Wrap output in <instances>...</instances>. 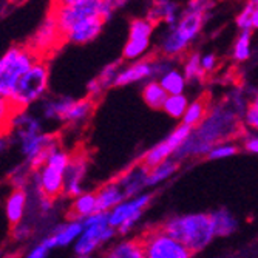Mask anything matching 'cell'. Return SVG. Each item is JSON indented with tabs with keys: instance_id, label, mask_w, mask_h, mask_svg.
Returning <instances> with one entry per match:
<instances>
[{
	"instance_id": "52a82bcc",
	"label": "cell",
	"mask_w": 258,
	"mask_h": 258,
	"mask_svg": "<svg viewBox=\"0 0 258 258\" xmlns=\"http://www.w3.org/2000/svg\"><path fill=\"white\" fill-rule=\"evenodd\" d=\"M82 223L84 232L75 243V253L78 256H91L101 246L113 240L116 235V229H113L108 223L107 212H98L82 220Z\"/></svg>"
},
{
	"instance_id": "e575fe53",
	"label": "cell",
	"mask_w": 258,
	"mask_h": 258,
	"mask_svg": "<svg viewBox=\"0 0 258 258\" xmlns=\"http://www.w3.org/2000/svg\"><path fill=\"white\" fill-rule=\"evenodd\" d=\"M155 31V23L147 17L133 19L128 28V39H150Z\"/></svg>"
},
{
	"instance_id": "f6af8a7d",
	"label": "cell",
	"mask_w": 258,
	"mask_h": 258,
	"mask_svg": "<svg viewBox=\"0 0 258 258\" xmlns=\"http://www.w3.org/2000/svg\"><path fill=\"white\" fill-rule=\"evenodd\" d=\"M104 87L101 85V82L98 81V78H95V79H91L90 82H88V85H87V93H88V98H91L93 101L95 99H98L102 93H104Z\"/></svg>"
},
{
	"instance_id": "277c9868",
	"label": "cell",
	"mask_w": 258,
	"mask_h": 258,
	"mask_svg": "<svg viewBox=\"0 0 258 258\" xmlns=\"http://www.w3.org/2000/svg\"><path fill=\"white\" fill-rule=\"evenodd\" d=\"M204 19L206 13L185 7L176 25L167 27L166 31L161 34L158 42V53L169 59L181 57L200 36Z\"/></svg>"
},
{
	"instance_id": "ee69618b",
	"label": "cell",
	"mask_w": 258,
	"mask_h": 258,
	"mask_svg": "<svg viewBox=\"0 0 258 258\" xmlns=\"http://www.w3.org/2000/svg\"><path fill=\"white\" fill-rule=\"evenodd\" d=\"M48 253H50V249L40 241L36 246H33L25 255H23V258H46V256H48Z\"/></svg>"
},
{
	"instance_id": "2e32d148",
	"label": "cell",
	"mask_w": 258,
	"mask_h": 258,
	"mask_svg": "<svg viewBox=\"0 0 258 258\" xmlns=\"http://www.w3.org/2000/svg\"><path fill=\"white\" fill-rule=\"evenodd\" d=\"M152 79H155L153 57H144L124 67L119 72L118 78H116L114 87H127L130 84L144 82V81L149 82Z\"/></svg>"
},
{
	"instance_id": "3957f363",
	"label": "cell",
	"mask_w": 258,
	"mask_h": 258,
	"mask_svg": "<svg viewBox=\"0 0 258 258\" xmlns=\"http://www.w3.org/2000/svg\"><path fill=\"white\" fill-rule=\"evenodd\" d=\"M161 227L194 253L204 250L215 237L210 214H184L170 217Z\"/></svg>"
},
{
	"instance_id": "d6a6232c",
	"label": "cell",
	"mask_w": 258,
	"mask_h": 258,
	"mask_svg": "<svg viewBox=\"0 0 258 258\" xmlns=\"http://www.w3.org/2000/svg\"><path fill=\"white\" fill-rule=\"evenodd\" d=\"M250 54H252V31H241L235 39V42H233L232 57L237 62H246L249 60Z\"/></svg>"
},
{
	"instance_id": "836d02e7",
	"label": "cell",
	"mask_w": 258,
	"mask_h": 258,
	"mask_svg": "<svg viewBox=\"0 0 258 258\" xmlns=\"http://www.w3.org/2000/svg\"><path fill=\"white\" fill-rule=\"evenodd\" d=\"M189 98L185 95H172L167 98L166 104H164L162 110L166 114H169L170 118H175V119H182V116L189 107Z\"/></svg>"
},
{
	"instance_id": "ffe728a7",
	"label": "cell",
	"mask_w": 258,
	"mask_h": 258,
	"mask_svg": "<svg viewBox=\"0 0 258 258\" xmlns=\"http://www.w3.org/2000/svg\"><path fill=\"white\" fill-rule=\"evenodd\" d=\"M95 194H96V200H98V212H107L108 214L116 206H119L122 201L127 200L122 189H121V185L118 184L116 179L104 184Z\"/></svg>"
},
{
	"instance_id": "5b68a950",
	"label": "cell",
	"mask_w": 258,
	"mask_h": 258,
	"mask_svg": "<svg viewBox=\"0 0 258 258\" xmlns=\"http://www.w3.org/2000/svg\"><path fill=\"white\" fill-rule=\"evenodd\" d=\"M48 84H50V68L45 59H40L19 81L14 91L11 93L10 99H2L4 116L10 111L13 118L14 113L20 110H27L36 102H42L43 96L48 91Z\"/></svg>"
},
{
	"instance_id": "30bf717a",
	"label": "cell",
	"mask_w": 258,
	"mask_h": 258,
	"mask_svg": "<svg viewBox=\"0 0 258 258\" xmlns=\"http://www.w3.org/2000/svg\"><path fill=\"white\" fill-rule=\"evenodd\" d=\"M50 14L54 17L62 36H65L78 23L101 16V0H85L72 7H51Z\"/></svg>"
},
{
	"instance_id": "d6986e66",
	"label": "cell",
	"mask_w": 258,
	"mask_h": 258,
	"mask_svg": "<svg viewBox=\"0 0 258 258\" xmlns=\"http://www.w3.org/2000/svg\"><path fill=\"white\" fill-rule=\"evenodd\" d=\"M182 11L175 0H153V7L150 8L147 19L152 20L155 25L159 22H164L167 27H173L178 23Z\"/></svg>"
},
{
	"instance_id": "e0dca14e",
	"label": "cell",
	"mask_w": 258,
	"mask_h": 258,
	"mask_svg": "<svg viewBox=\"0 0 258 258\" xmlns=\"http://www.w3.org/2000/svg\"><path fill=\"white\" fill-rule=\"evenodd\" d=\"M104 23H105V20L101 16L91 17L88 20H84V22L78 23L76 27H73L63 36V39L67 42H70V43H75V45L90 43L101 34V31L104 28Z\"/></svg>"
},
{
	"instance_id": "8d00e7d4",
	"label": "cell",
	"mask_w": 258,
	"mask_h": 258,
	"mask_svg": "<svg viewBox=\"0 0 258 258\" xmlns=\"http://www.w3.org/2000/svg\"><path fill=\"white\" fill-rule=\"evenodd\" d=\"M240 150V146L233 141H227V143H221L218 146H215L212 150L209 152V155L206 156L210 161H217V159H226L230 156H235Z\"/></svg>"
},
{
	"instance_id": "ab89813d",
	"label": "cell",
	"mask_w": 258,
	"mask_h": 258,
	"mask_svg": "<svg viewBox=\"0 0 258 258\" xmlns=\"http://www.w3.org/2000/svg\"><path fill=\"white\" fill-rule=\"evenodd\" d=\"M127 4V0H101V16L107 22L113 17V14L121 10Z\"/></svg>"
},
{
	"instance_id": "7402d4cb",
	"label": "cell",
	"mask_w": 258,
	"mask_h": 258,
	"mask_svg": "<svg viewBox=\"0 0 258 258\" xmlns=\"http://www.w3.org/2000/svg\"><path fill=\"white\" fill-rule=\"evenodd\" d=\"M104 258H147L141 238H127L108 247Z\"/></svg>"
},
{
	"instance_id": "cb8c5ba5",
	"label": "cell",
	"mask_w": 258,
	"mask_h": 258,
	"mask_svg": "<svg viewBox=\"0 0 258 258\" xmlns=\"http://www.w3.org/2000/svg\"><path fill=\"white\" fill-rule=\"evenodd\" d=\"M76 99L70 96H59L53 99H43L42 101V114L45 119L48 121H59L63 122V118L70 107L73 105Z\"/></svg>"
},
{
	"instance_id": "f35d334b",
	"label": "cell",
	"mask_w": 258,
	"mask_h": 258,
	"mask_svg": "<svg viewBox=\"0 0 258 258\" xmlns=\"http://www.w3.org/2000/svg\"><path fill=\"white\" fill-rule=\"evenodd\" d=\"M122 70L121 67V62H113V63H108L102 68V72L99 73L98 76V81L101 82V85L104 88H108V87H114V82H116V78H118L119 72Z\"/></svg>"
},
{
	"instance_id": "f1b7e54d",
	"label": "cell",
	"mask_w": 258,
	"mask_h": 258,
	"mask_svg": "<svg viewBox=\"0 0 258 258\" xmlns=\"http://www.w3.org/2000/svg\"><path fill=\"white\" fill-rule=\"evenodd\" d=\"M159 84L167 91V95L172 96V95H184V90L189 82H187L182 70L173 68L169 73L159 78Z\"/></svg>"
},
{
	"instance_id": "8fae6325",
	"label": "cell",
	"mask_w": 258,
	"mask_h": 258,
	"mask_svg": "<svg viewBox=\"0 0 258 258\" xmlns=\"http://www.w3.org/2000/svg\"><path fill=\"white\" fill-rule=\"evenodd\" d=\"M33 176L36 179L34 184L37 192L42 197L54 200L65 190V170L54 167L48 162H45L39 170H34Z\"/></svg>"
},
{
	"instance_id": "7bdbcfd3",
	"label": "cell",
	"mask_w": 258,
	"mask_h": 258,
	"mask_svg": "<svg viewBox=\"0 0 258 258\" xmlns=\"http://www.w3.org/2000/svg\"><path fill=\"white\" fill-rule=\"evenodd\" d=\"M201 67L204 70V73L206 76L210 75V73H214L217 67H218V59L214 53H206L201 56Z\"/></svg>"
},
{
	"instance_id": "1f68e13d",
	"label": "cell",
	"mask_w": 258,
	"mask_h": 258,
	"mask_svg": "<svg viewBox=\"0 0 258 258\" xmlns=\"http://www.w3.org/2000/svg\"><path fill=\"white\" fill-rule=\"evenodd\" d=\"M182 73L187 82H201L206 78V73L201 67V56L198 53H190L184 59Z\"/></svg>"
},
{
	"instance_id": "d590c367",
	"label": "cell",
	"mask_w": 258,
	"mask_h": 258,
	"mask_svg": "<svg viewBox=\"0 0 258 258\" xmlns=\"http://www.w3.org/2000/svg\"><path fill=\"white\" fill-rule=\"evenodd\" d=\"M243 125L247 132L258 133V91L249 101V105L243 116Z\"/></svg>"
},
{
	"instance_id": "6da1fadb",
	"label": "cell",
	"mask_w": 258,
	"mask_h": 258,
	"mask_svg": "<svg viewBox=\"0 0 258 258\" xmlns=\"http://www.w3.org/2000/svg\"><path fill=\"white\" fill-rule=\"evenodd\" d=\"M243 113L233 107L227 98L210 107L206 119L195 128L189 139L173 156L176 161L207 156L209 152L221 143H227L243 135Z\"/></svg>"
},
{
	"instance_id": "484cf974",
	"label": "cell",
	"mask_w": 258,
	"mask_h": 258,
	"mask_svg": "<svg viewBox=\"0 0 258 258\" xmlns=\"http://www.w3.org/2000/svg\"><path fill=\"white\" fill-rule=\"evenodd\" d=\"M210 218H212V226H214V232L215 237H229L232 233H235V230L238 229V221L233 217L227 209H218L215 212L210 214Z\"/></svg>"
},
{
	"instance_id": "c3c4849f",
	"label": "cell",
	"mask_w": 258,
	"mask_h": 258,
	"mask_svg": "<svg viewBox=\"0 0 258 258\" xmlns=\"http://www.w3.org/2000/svg\"><path fill=\"white\" fill-rule=\"evenodd\" d=\"M78 258H91V256H78Z\"/></svg>"
},
{
	"instance_id": "b9f144b4",
	"label": "cell",
	"mask_w": 258,
	"mask_h": 258,
	"mask_svg": "<svg viewBox=\"0 0 258 258\" xmlns=\"http://www.w3.org/2000/svg\"><path fill=\"white\" fill-rule=\"evenodd\" d=\"M244 135V133H243ZM243 149L249 153L258 155V133L255 132H247L243 136Z\"/></svg>"
},
{
	"instance_id": "7dc6e473",
	"label": "cell",
	"mask_w": 258,
	"mask_h": 258,
	"mask_svg": "<svg viewBox=\"0 0 258 258\" xmlns=\"http://www.w3.org/2000/svg\"><path fill=\"white\" fill-rule=\"evenodd\" d=\"M252 30H258V10L252 16Z\"/></svg>"
},
{
	"instance_id": "603a6c76",
	"label": "cell",
	"mask_w": 258,
	"mask_h": 258,
	"mask_svg": "<svg viewBox=\"0 0 258 258\" xmlns=\"http://www.w3.org/2000/svg\"><path fill=\"white\" fill-rule=\"evenodd\" d=\"M98 214V200L95 192H84L72 201L70 206V220H85Z\"/></svg>"
},
{
	"instance_id": "9c48e42d",
	"label": "cell",
	"mask_w": 258,
	"mask_h": 258,
	"mask_svg": "<svg viewBox=\"0 0 258 258\" xmlns=\"http://www.w3.org/2000/svg\"><path fill=\"white\" fill-rule=\"evenodd\" d=\"M190 133H192L190 127L179 124L166 139H162L161 143H158L156 146L149 149L143 155V158L139 159V162H143L147 169H153V167L159 166L161 162L167 161L176 155V152L181 149V146L189 139Z\"/></svg>"
},
{
	"instance_id": "60d3db41",
	"label": "cell",
	"mask_w": 258,
	"mask_h": 258,
	"mask_svg": "<svg viewBox=\"0 0 258 258\" xmlns=\"http://www.w3.org/2000/svg\"><path fill=\"white\" fill-rule=\"evenodd\" d=\"M31 233H33V227L25 221H22L20 224H17L11 229V237L19 243L28 240L31 237Z\"/></svg>"
},
{
	"instance_id": "d4e9b609",
	"label": "cell",
	"mask_w": 258,
	"mask_h": 258,
	"mask_svg": "<svg viewBox=\"0 0 258 258\" xmlns=\"http://www.w3.org/2000/svg\"><path fill=\"white\" fill-rule=\"evenodd\" d=\"M210 99L207 96H200L197 98L195 101H192L189 104V107H187L184 116H182V122L184 125L187 127H190V128H195L198 127L204 119H206V116L209 114L210 111Z\"/></svg>"
},
{
	"instance_id": "4fadbf2b",
	"label": "cell",
	"mask_w": 258,
	"mask_h": 258,
	"mask_svg": "<svg viewBox=\"0 0 258 258\" xmlns=\"http://www.w3.org/2000/svg\"><path fill=\"white\" fill-rule=\"evenodd\" d=\"M149 172L150 169H147L143 162H138L122 172L118 178H114L121 185L127 200L144 194V190L149 187Z\"/></svg>"
},
{
	"instance_id": "9a60e30c",
	"label": "cell",
	"mask_w": 258,
	"mask_h": 258,
	"mask_svg": "<svg viewBox=\"0 0 258 258\" xmlns=\"http://www.w3.org/2000/svg\"><path fill=\"white\" fill-rule=\"evenodd\" d=\"M82 232H84V223L81 220H68L67 223L54 227V230L50 235H46L42 240V243L50 250L56 247H67L70 244L75 246V243L82 235Z\"/></svg>"
},
{
	"instance_id": "5bb4252c",
	"label": "cell",
	"mask_w": 258,
	"mask_h": 258,
	"mask_svg": "<svg viewBox=\"0 0 258 258\" xmlns=\"http://www.w3.org/2000/svg\"><path fill=\"white\" fill-rule=\"evenodd\" d=\"M87 158L82 152H78L72 155V161L65 172V190L63 195L68 198H78L84 194V178L87 175Z\"/></svg>"
},
{
	"instance_id": "7c38bea8",
	"label": "cell",
	"mask_w": 258,
	"mask_h": 258,
	"mask_svg": "<svg viewBox=\"0 0 258 258\" xmlns=\"http://www.w3.org/2000/svg\"><path fill=\"white\" fill-rule=\"evenodd\" d=\"M153 195L150 192H144L135 198H128L122 201L119 206H116L111 212H108V223L113 229L118 230L125 221L132 218H141L144 210L150 204Z\"/></svg>"
},
{
	"instance_id": "8992f818",
	"label": "cell",
	"mask_w": 258,
	"mask_h": 258,
	"mask_svg": "<svg viewBox=\"0 0 258 258\" xmlns=\"http://www.w3.org/2000/svg\"><path fill=\"white\" fill-rule=\"evenodd\" d=\"M40 59L43 57L33 46L27 45H14L5 51L0 59V96L2 99H10L19 81Z\"/></svg>"
},
{
	"instance_id": "4316f807",
	"label": "cell",
	"mask_w": 258,
	"mask_h": 258,
	"mask_svg": "<svg viewBox=\"0 0 258 258\" xmlns=\"http://www.w3.org/2000/svg\"><path fill=\"white\" fill-rule=\"evenodd\" d=\"M95 110V101L91 98H84V99H76L73 102V105L70 107V110L67 111L63 122L65 124H84Z\"/></svg>"
},
{
	"instance_id": "74e56055",
	"label": "cell",
	"mask_w": 258,
	"mask_h": 258,
	"mask_svg": "<svg viewBox=\"0 0 258 258\" xmlns=\"http://www.w3.org/2000/svg\"><path fill=\"white\" fill-rule=\"evenodd\" d=\"M258 10V0H247L241 13L237 16V27L240 31H252V16Z\"/></svg>"
},
{
	"instance_id": "7a4b0ae2",
	"label": "cell",
	"mask_w": 258,
	"mask_h": 258,
	"mask_svg": "<svg viewBox=\"0 0 258 258\" xmlns=\"http://www.w3.org/2000/svg\"><path fill=\"white\" fill-rule=\"evenodd\" d=\"M13 127V138L19 144L20 153L25 158L28 167L34 172L39 170L57 149V138L48 133H43L39 121L25 110H20L13 114L10 119Z\"/></svg>"
},
{
	"instance_id": "ac0fdd59",
	"label": "cell",
	"mask_w": 258,
	"mask_h": 258,
	"mask_svg": "<svg viewBox=\"0 0 258 258\" xmlns=\"http://www.w3.org/2000/svg\"><path fill=\"white\" fill-rule=\"evenodd\" d=\"M27 207H28L27 189H13L5 201V215L11 227L23 221L27 214Z\"/></svg>"
},
{
	"instance_id": "bcb514c9",
	"label": "cell",
	"mask_w": 258,
	"mask_h": 258,
	"mask_svg": "<svg viewBox=\"0 0 258 258\" xmlns=\"http://www.w3.org/2000/svg\"><path fill=\"white\" fill-rule=\"evenodd\" d=\"M85 0H51V7H72Z\"/></svg>"
},
{
	"instance_id": "ba28073f",
	"label": "cell",
	"mask_w": 258,
	"mask_h": 258,
	"mask_svg": "<svg viewBox=\"0 0 258 258\" xmlns=\"http://www.w3.org/2000/svg\"><path fill=\"white\" fill-rule=\"evenodd\" d=\"M147 258H192L194 252L173 238L161 226L147 230L139 237Z\"/></svg>"
},
{
	"instance_id": "f546056e",
	"label": "cell",
	"mask_w": 258,
	"mask_h": 258,
	"mask_svg": "<svg viewBox=\"0 0 258 258\" xmlns=\"http://www.w3.org/2000/svg\"><path fill=\"white\" fill-rule=\"evenodd\" d=\"M178 166H179V161H176L175 158H170L167 161L161 162L159 166L150 169V172H149V187L159 185L161 182L172 178L175 175V172L178 170Z\"/></svg>"
},
{
	"instance_id": "4dcf8cb0",
	"label": "cell",
	"mask_w": 258,
	"mask_h": 258,
	"mask_svg": "<svg viewBox=\"0 0 258 258\" xmlns=\"http://www.w3.org/2000/svg\"><path fill=\"white\" fill-rule=\"evenodd\" d=\"M150 48V39H127L124 50H122V57L125 60H141L144 59Z\"/></svg>"
},
{
	"instance_id": "44dd1931",
	"label": "cell",
	"mask_w": 258,
	"mask_h": 258,
	"mask_svg": "<svg viewBox=\"0 0 258 258\" xmlns=\"http://www.w3.org/2000/svg\"><path fill=\"white\" fill-rule=\"evenodd\" d=\"M59 37H63L62 36V33H60V30H59V27H57V23H56V20H54V17L50 14L48 16V19H46L42 25H40V28L37 30V33H36V36H34V39H33V48L42 56V53L40 51H43V50H48V48H51V46L56 43V42H59ZM43 57V56H42Z\"/></svg>"
},
{
	"instance_id": "83f0119b",
	"label": "cell",
	"mask_w": 258,
	"mask_h": 258,
	"mask_svg": "<svg viewBox=\"0 0 258 258\" xmlns=\"http://www.w3.org/2000/svg\"><path fill=\"white\" fill-rule=\"evenodd\" d=\"M169 95L167 91L162 88L159 81H149L143 87V101L153 110H162L164 104H166Z\"/></svg>"
}]
</instances>
